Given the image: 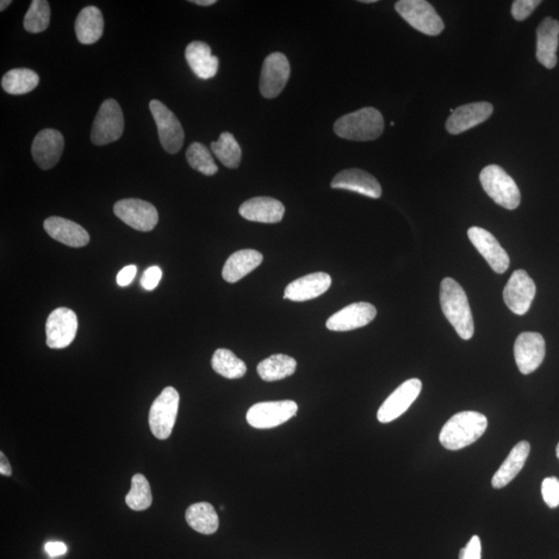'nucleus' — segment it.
<instances>
[{
    "mask_svg": "<svg viewBox=\"0 0 559 559\" xmlns=\"http://www.w3.org/2000/svg\"><path fill=\"white\" fill-rule=\"evenodd\" d=\"M440 306L446 319L463 340L474 337L475 323L468 295L455 280L445 278L440 284Z\"/></svg>",
    "mask_w": 559,
    "mask_h": 559,
    "instance_id": "1",
    "label": "nucleus"
},
{
    "mask_svg": "<svg viewBox=\"0 0 559 559\" xmlns=\"http://www.w3.org/2000/svg\"><path fill=\"white\" fill-rule=\"evenodd\" d=\"M488 427L486 416L476 412L459 413L445 422L439 434L445 449L459 451L475 444Z\"/></svg>",
    "mask_w": 559,
    "mask_h": 559,
    "instance_id": "2",
    "label": "nucleus"
},
{
    "mask_svg": "<svg viewBox=\"0 0 559 559\" xmlns=\"http://www.w3.org/2000/svg\"><path fill=\"white\" fill-rule=\"evenodd\" d=\"M383 117L377 109L366 107L339 118L334 124L335 133L353 141L375 140L383 132Z\"/></svg>",
    "mask_w": 559,
    "mask_h": 559,
    "instance_id": "3",
    "label": "nucleus"
},
{
    "mask_svg": "<svg viewBox=\"0 0 559 559\" xmlns=\"http://www.w3.org/2000/svg\"><path fill=\"white\" fill-rule=\"evenodd\" d=\"M483 189L500 207L509 210L519 207L521 193L517 184L499 165L484 167L480 174Z\"/></svg>",
    "mask_w": 559,
    "mask_h": 559,
    "instance_id": "4",
    "label": "nucleus"
},
{
    "mask_svg": "<svg viewBox=\"0 0 559 559\" xmlns=\"http://www.w3.org/2000/svg\"><path fill=\"white\" fill-rule=\"evenodd\" d=\"M395 9L410 27L422 34L435 36L445 29L443 19L425 0H400L395 4Z\"/></svg>",
    "mask_w": 559,
    "mask_h": 559,
    "instance_id": "5",
    "label": "nucleus"
},
{
    "mask_svg": "<svg viewBox=\"0 0 559 559\" xmlns=\"http://www.w3.org/2000/svg\"><path fill=\"white\" fill-rule=\"evenodd\" d=\"M179 407L178 391L167 387L155 399L149 412L148 422L155 437L164 440L170 437L176 425Z\"/></svg>",
    "mask_w": 559,
    "mask_h": 559,
    "instance_id": "6",
    "label": "nucleus"
},
{
    "mask_svg": "<svg viewBox=\"0 0 559 559\" xmlns=\"http://www.w3.org/2000/svg\"><path fill=\"white\" fill-rule=\"evenodd\" d=\"M124 129L123 114L120 104L108 98L101 105L93 122L91 139L98 146H107L121 138Z\"/></svg>",
    "mask_w": 559,
    "mask_h": 559,
    "instance_id": "7",
    "label": "nucleus"
},
{
    "mask_svg": "<svg viewBox=\"0 0 559 559\" xmlns=\"http://www.w3.org/2000/svg\"><path fill=\"white\" fill-rule=\"evenodd\" d=\"M155 124H157L161 146L167 153L177 154L182 149L185 141V132L182 123L167 106L158 99L149 103Z\"/></svg>",
    "mask_w": 559,
    "mask_h": 559,
    "instance_id": "8",
    "label": "nucleus"
},
{
    "mask_svg": "<svg viewBox=\"0 0 559 559\" xmlns=\"http://www.w3.org/2000/svg\"><path fill=\"white\" fill-rule=\"evenodd\" d=\"M297 409L291 400L260 402L248 410L247 421L253 428L272 429L294 418Z\"/></svg>",
    "mask_w": 559,
    "mask_h": 559,
    "instance_id": "9",
    "label": "nucleus"
},
{
    "mask_svg": "<svg viewBox=\"0 0 559 559\" xmlns=\"http://www.w3.org/2000/svg\"><path fill=\"white\" fill-rule=\"evenodd\" d=\"M114 210L118 219L138 232H152L159 221L157 209L141 199H122L114 204Z\"/></svg>",
    "mask_w": 559,
    "mask_h": 559,
    "instance_id": "10",
    "label": "nucleus"
},
{
    "mask_svg": "<svg viewBox=\"0 0 559 559\" xmlns=\"http://www.w3.org/2000/svg\"><path fill=\"white\" fill-rule=\"evenodd\" d=\"M290 65L283 53H272L265 59L261 68L259 89L266 98H277L288 83Z\"/></svg>",
    "mask_w": 559,
    "mask_h": 559,
    "instance_id": "11",
    "label": "nucleus"
},
{
    "mask_svg": "<svg viewBox=\"0 0 559 559\" xmlns=\"http://www.w3.org/2000/svg\"><path fill=\"white\" fill-rule=\"evenodd\" d=\"M537 287L524 270L515 271L503 289V301L516 315H524L531 309Z\"/></svg>",
    "mask_w": 559,
    "mask_h": 559,
    "instance_id": "12",
    "label": "nucleus"
},
{
    "mask_svg": "<svg viewBox=\"0 0 559 559\" xmlns=\"http://www.w3.org/2000/svg\"><path fill=\"white\" fill-rule=\"evenodd\" d=\"M421 388L422 383L418 378L408 379V381L403 382L378 409V421L382 422V424H388V422L400 418L412 406L416 398L419 397Z\"/></svg>",
    "mask_w": 559,
    "mask_h": 559,
    "instance_id": "13",
    "label": "nucleus"
},
{
    "mask_svg": "<svg viewBox=\"0 0 559 559\" xmlns=\"http://www.w3.org/2000/svg\"><path fill=\"white\" fill-rule=\"evenodd\" d=\"M77 329L78 319L74 311L67 308L54 310L46 322L47 345L52 350H62L71 345Z\"/></svg>",
    "mask_w": 559,
    "mask_h": 559,
    "instance_id": "14",
    "label": "nucleus"
},
{
    "mask_svg": "<svg viewBox=\"0 0 559 559\" xmlns=\"http://www.w3.org/2000/svg\"><path fill=\"white\" fill-rule=\"evenodd\" d=\"M545 354L546 343L542 335L524 332L516 339L514 356L522 374L528 375L536 371L543 363Z\"/></svg>",
    "mask_w": 559,
    "mask_h": 559,
    "instance_id": "15",
    "label": "nucleus"
},
{
    "mask_svg": "<svg viewBox=\"0 0 559 559\" xmlns=\"http://www.w3.org/2000/svg\"><path fill=\"white\" fill-rule=\"evenodd\" d=\"M65 148L64 136L58 130H42L35 137L31 154L43 170L51 169L59 163Z\"/></svg>",
    "mask_w": 559,
    "mask_h": 559,
    "instance_id": "16",
    "label": "nucleus"
},
{
    "mask_svg": "<svg viewBox=\"0 0 559 559\" xmlns=\"http://www.w3.org/2000/svg\"><path fill=\"white\" fill-rule=\"evenodd\" d=\"M377 310L369 303H354L335 313L327 321L333 332H350L368 326L374 320Z\"/></svg>",
    "mask_w": 559,
    "mask_h": 559,
    "instance_id": "17",
    "label": "nucleus"
},
{
    "mask_svg": "<svg viewBox=\"0 0 559 559\" xmlns=\"http://www.w3.org/2000/svg\"><path fill=\"white\" fill-rule=\"evenodd\" d=\"M468 234L472 245L487 261L491 269L497 273H503L508 271L509 266L508 255L492 233L481 227H471L468 229Z\"/></svg>",
    "mask_w": 559,
    "mask_h": 559,
    "instance_id": "18",
    "label": "nucleus"
},
{
    "mask_svg": "<svg viewBox=\"0 0 559 559\" xmlns=\"http://www.w3.org/2000/svg\"><path fill=\"white\" fill-rule=\"evenodd\" d=\"M493 114V106L487 102L470 103L460 106L447 118L446 130L453 135H458L486 122Z\"/></svg>",
    "mask_w": 559,
    "mask_h": 559,
    "instance_id": "19",
    "label": "nucleus"
},
{
    "mask_svg": "<svg viewBox=\"0 0 559 559\" xmlns=\"http://www.w3.org/2000/svg\"><path fill=\"white\" fill-rule=\"evenodd\" d=\"M332 278L327 272H313L296 279L285 288L284 298L292 302H307L326 294Z\"/></svg>",
    "mask_w": 559,
    "mask_h": 559,
    "instance_id": "20",
    "label": "nucleus"
},
{
    "mask_svg": "<svg viewBox=\"0 0 559 559\" xmlns=\"http://www.w3.org/2000/svg\"><path fill=\"white\" fill-rule=\"evenodd\" d=\"M333 189H342L358 193L370 198L382 197V190L378 180L370 173L362 169H346L334 177L331 183Z\"/></svg>",
    "mask_w": 559,
    "mask_h": 559,
    "instance_id": "21",
    "label": "nucleus"
},
{
    "mask_svg": "<svg viewBox=\"0 0 559 559\" xmlns=\"http://www.w3.org/2000/svg\"><path fill=\"white\" fill-rule=\"evenodd\" d=\"M285 214L282 202L271 197H254L242 203L240 215L252 222L275 224L281 222Z\"/></svg>",
    "mask_w": 559,
    "mask_h": 559,
    "instance_id": "22",
    "label": "nucleus"
},
{
    "mask_svg": "<svg viewBox=\"0 0 559 559\" xmlns=\"http://www.w3.org/2000/svg\"><path fill=\"white\" fill-rule=\"evenodd\" d=\"M46 232L55 240L67 247L83 248L89 244L90 234L79 224L60 217H48L43 222Z\"/></svg>",
    "mask_w": 559,
    "mask_h": 559,
    "instance_id": "23",
    "label": "nucleus"
},
{
    "mask_svg": "<svg viewBox=\"0 0 559 559\" xmlns=\"http://www.w3.org/2000/svg\"><path fill=\"white\" fill-rule=\"evenodd\" d=\"M558 43L559 22L547 17L537 29V59L549 70L557 65Z\"/></svg>",
    "mask_w": 559,
    "mask_h": 559,
    "instance_id": "24",
    "label": "nucleus"
},
{
    "mask_svg": "<svg viewBox=\"0 0 559 559\" xmlns=\"http://www.w3.org/2000/svg\"><path fill=\"white\" fill-rule=\"evenodd\" d=\"M185 59L193 73L198 78L209 80L214 78L219 68V59L211 54L207 43L195 41L185 48Z\"/></svg>",
    "mask_w": 559,
    "mask_h": 559,
    "instance_id": "25",
    "label": "nucleus"
},
{
    "mask_svg": "<svg viewBox=\"0 0 559 559\" xmlns=\"http://www.w3.org/2000/svg\"><path fill=\"white\" fill-rule=\"evenodd\" d=\"M264 255L256 250H240L230 256L223 267L222 276L229 283L239 282L263 264Z\"/></svg>",
    "mask_w": 559,
    "mask_h": 559,
    "instance_id": "26",
    "label": "nucleus"
},
{
    "mask_svg": "<svg viewBox=\"0 0 559 559\" xmlns=\"http://www.w3.org/2000/svg\"><path fill=\"white\" fill-rule=\"evenodd\" d=\"M75 31L78 41L83 45L97 43L104 33L102 12L95 5L86 6L77 16Z\"/></svg>",
    "mask_w": 559,
    "mask_h": 559,
    "instance_id": "27",
    "label": "nucleus"
},
{
    "mask_svg": "<svg viewBox=\"0 0 559 559\" xmlns=\"http://www.w3.org/2000/svg\"><path fill=\"white\" fill-rule=\"evenodd\" d=\"M530 452L531 445L527 441H521V443L516 445L511 453H508L505 462L496 471L492 478L493 488L500 489L511 483L518 476L521 469L524 468Z\"/></svg>",
    "mask_w": 559,
    "mask_h": 559,
    "instance_id": "28",
    "label": "nucleus"
},
{
    "mask_svg": "<svg viewBox=\"0 0 559 559\" xmlns=\"http://www.w3.org/2000/svg\"><path fill=\"white\" fill-rule=\"evenodd\" d=\"M297 363L294 358L286 354H273L257 366L258 375L264 382L282 381L295 374Z\"/></svg>",
    "mask_w": 559,
    "mask_h": 559,
    "instance_id": "29",
    "label": "nucleus"
},
{
    "mask_svg": "<svg viewBox=\"0 0 559 559\" xmlns=\"http://www.w3.org/2000/svg\"><path fill=\"white\" fill-rule=\"evenodd\" d=\"M185 520L197 532L213 534L219 528V517L213 506L209 502H197L185 512Z\"/></svg>",
    "mask_w": 559,
    "mask_h": 559,
    "instance_id": "30",
    "label": "nucleus"
},
{
    "mask_svg": "<svg viewBox=\"0 0 559 559\" xmlns=\"http://www.w3.org/2000/svg\"><path fill=\"white\" fill-rule=\"evenodd\" d=\"M40 83V77L29 68H14L4 75L2 86L12 96H22L33 91Z\"/></svg>",
    "mask_w": 559,
    "mask_h": 559,
    "instance_id": "31",
    "label": "nucleus"
},
{
    "mask_svg": "<svg viewBox=\"0 0 559 559\" xmlns=\"http://www.w3.org/2000/svg\"><path fill=\"white\" fill-rule=\"evenodd\" d=\"M211 366L217 374L228 379H240L247 373V366L235 354L225 348L216 350L211 358Z\"/></svg>",
    "mask_w": 559,
    "mask_h": 559,
    "instance_id": "32",
    "label": "nucleus"
},
{
    "mask_svg": "<svg viewBox=\"0 0 559 559\" xmlns=\"http://www.w3.org/2000/svg\"><path fill=\"white\" fill-rule=\"evenodd\" d=\"M210 147L224 166L232 168V169L240 166L241 149L232 133H222L219 140L211 142Z\"/></svg>",
    "mask_w": 559,
    "mask_h": 559,
    "instance_id": "33",
    "label": "nucleus"
},
{
    "mask_svg": "<svg viewBox=\"0 0 559 559\" xmlns=\"http://www.w3.org/2000/svg\"><path fill=\"white\" fill-rule=\"evenodd\" d=\"M126 502L130 508L137 512L146 511L152 506L151 484L145 476L137 474L132 477V484H130V492L126 496Z\"/></svg>",
    "mask_w": 559,
    "mask_h": 559,
    "instance_id": "34",
    "label": "nucleus"
},
{
    "mask_svg": "<svg viewBox=\"0 0 559 559\" xmlns=\"http://www.w3.org/2000/svg\"><path fill=\"white\" fill-rule=\"evenodd\" d=\"M51 10L47 0H34L24 17V28L30 34H40L49 28Z\"/></svg>",
    "mask_w": 559,
    "mask_h": 559,
    "instance_id": "35",
    "label": "nucleus"
},
{
    "mask_svg": "<svg viewBox=\"0 0 559 559\" xmlns=\"http://www.w3.org/2000/svg\"><path fill=\"white\" fill-rule=\"evenodd\" d=\"M185 158L193 169L204 174V176H214L219 170L209 149L201 143H192L185 153Z\"/></svg>",
    "mask_w": 559,
    "mask_h": 559,
    "instance_id": "36",
    "label": "nucleus"
},
{
    "mask_svg": "<svg viewBox=\"0 0 559 559\" xmlns=\"http://www.w3.org/2000/svg\"><path fill=\"white\" fill-rule=\"evenodd\" d=\"M542 495L547 506L551 508L559 507V480L557 477L545 478L542 483Z\"/></svg>",
    "mask_w": 559,
    "mask_h": 559,
    "instance_id": "37",
    "label": "nucleus"
},
{
    "mask_svg": "<svg viewBox=\"0 0 559 559\" xmlns=\"http://www.w3.org/2000/svg\"><path fill=\"white\" fill-rule=\"evenodd\" d=\"M539 0H516L512 5V15L517 21H524L540 4Z\"/></svg>",
    "mask_w": 559,
    "mask_h": 559,
    "instance_id": "38",
    "label": "nucleus"
},
{
    "mask_svg": "<svg viewBox=\"0 0 559 559\" xmlns=\"http://www.w3.org/2000/svg\"><path fill=\"white\" fill-rule=\"evenodd\" d=\"M161 276H163V272H161V270L159 266L154 265L148 267V269L145 272H143L140 280L142 287L148 291H152L157 288Z\"/></svg>",
    "mask_w": 559,
    "mask_h": 559,
    "instance_id": "39",
    "label": "nucleus"
},
{
    "mask_svg": "<svg viewBox=\"0 0 559 559\" xmlns=\"http://www.w3.org/2000/svg\"><path fill=\"white\" fill-rule=\"evenodd\" d=\"M482 545L477 536L472 537L465 548L460 550L459 559H481Z\"/></svg>",
    "mask_w": 559,
    "mask_h": 559,
    "instance_id": "40",
    "label": "nucleus"
},
{
    "mask_svg": "<svg viewBox=\"0 0 559 559\" xmlns=\"http://www.w3.org/2000/svg\"><path fill=\"white\" fill-rule=\"evenodd\" d=\"M137 273V266L134 264L123 267V269L117 273L116 281L122 287H126L133 282V280Z\"/></svg>",
    "mask_w": 559,
    "mask_h": 559,
    "instance_id": "41",
    "label": "nucleus"
},
{
    "mask_svg": "<svg viewBox=\"0 0 559 559\" xmlns=\"http://www.w3.org/2000/svg\"><path fill=\"white\" fill-rule=\"evenodd\" d=\"M45 550L51 557L64 555L67 551V546L61 542H49L45 545Z\"/></svg>",
    "mask_w": 559,
    "mask_h": 559,
    "instance_id": "42",
    "label": "nucleus"
},
{
    "mask_svg": "<svg viewBox=\"0 0 559 559\" xmlns=\"http://www.w3.org/2000/svg\"><path fill=\"white\" fill-rule=\"evenodd\" d=\"M0 474L5 476H12V468L9 460L3 452L0 453Z\"/></svg>",
    "mask_w": 559,
    "mask_h": 559,
    "instance_id": "43",
    "label": "nucleus"
},
{
    "mask_svg": "<svg viewBox=\"0 0 559 559\" xmlns=\"http://www.w3.org/2000/svg\"><path fill=\"white\" fill-rule=\"evenodd\" d=\"M191 3L201 6H209L215 4L217 2L216 0H194V2Z\"/></svg>",
    "mask_w": 559,
    "mask_h": 559,
    "instance_id": "44",
    "label": "nucleus"
},
{
    "mask_svg": "<svg viewBox=\"0 0 559 559\" xmlns=\"http://www.w3.org/2000/svg\"><path fill=\"white\" fill-rule=\"evenodd\" d=\"M11 4V0H2V3H0V11L4 12Z\"/></svg>",
    "mask_w": 559,
    "mask_h": 559,
    "instance_id": "45",
    "label": "nucleus"
},
{
    "mask_svg": "<svg viewBox=\"0 0 559 559\" xmlns=\"http://www.w3.org/2000/svg\"><path fill=\"white\" fill-rule=\"evenodd\" d=\"M360 3H363V4H374V3H376V0H362V2H360Z\"/></svg>",
    "mask_w": 559,
    "mask_h": 559,
    "instance_id": "46",
    "label": "nucleus"
},
{
    "mask_svg": "<svg viewBox=\"0 0 559 559\" xmlns=\"http://www.w3.org/2000/svg\"><path fill=\"white\" fill-rule=\"evenodd\" d=\"M556 456L559 459V444L556 446Z\"/></svg>",
    "mask_w": 559,
    "mask_h": 559,
    "instance_id": "47",
    "label": "nucleus"
}]
</instances>
